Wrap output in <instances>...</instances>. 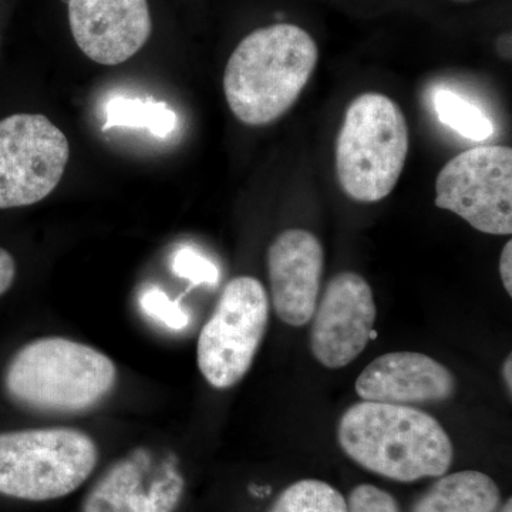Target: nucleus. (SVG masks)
Listing matches in <instances>:
<instances>
[{"mask_svg": "<svg viewBox=\"0 0 512 512\" xmlns=\"http://www.w3.org/2000/svg\"><path fill=\"white\" fill-rule=\"evenodd\" d=\"M338 441L360 467L399 483L444 476L453 464L447 431L416 407L362 400L340 417Z\"/></svg>", "mask_w": 512, "mask_h": 512, "instance_id": "f257e3e1", "label": "nucleus"}, {"mask_svg": "<svg viewBox=\"0 0 512 512\" xmlns=\"http://www.w3.org/2000/svg\"><path fill=\"white\" fill-rule=\"evenodd\" d=\"M407 151L409 128L400 107L380 93L356 97L336 140L340 187L357 202L382 201L396 187Z\"/></svg>", "mask_w": 512, "mask_h": 512, "instance_id": "20e7f679", "label": "nucleus"}, {"mask_svg": "<svg viewBox=\"0 0 512 512\" xmlns=\"http://www.w3.org/2000/svg\"><path fill=\"white\" fill-rule=\"evenodd\" d=\"M437 119L467 140L485 141L494 134L493 121L476 104L451 90H439L434 96Z\"/></svg>", "mask_w": 512, "mask_h": 512, "instance_id": "dca6fc26", "label": "nucleus"}, {"mask_svg": "<svg viewBox=\"0 0 512 512\" xmlns=\"http://www.w3.org/2000/svg\"><path fill=\"white\" fill-rule=\"evenodd\" d=\"M500 503V488L493 478L466 470L439 477L410 512H495Z\"/></svg>", "mask_w": 512, "mask_h": 512, "instance_id": "4468645a", "label": "nucleus"}, {"mask_svg": "<svg viewBox=\"0 0 512 512\" xmlns=\"http://www.w3.org/2000/svg\"><path fill=\"white\" fill-rule=\"evenodd\" d=\"M376 318L373 291L362 275L333 276L311 319L313 357L328 369L350 365L377 338Z\"/></svg>", "mask_w": 512, "mask_h": 512, "instance_id": "1a4fd4ad", "label": "nucleus"}, {"mask_svg": "<svg viewBox=\"0 0 512 512\" xmlns=\"http://www.w3.org/2000/svg\"><path fill=\"white\" fill-rule=\"evenodd\" d=\"M501 512H511V498H508V501L504 504L503 510H501Z\"/></svg>", "mask_w": 512, "mask_h": 512, "instance_id": "b1692460", "label": "nucleus"}, {"mask_svg": "<svg viewBox=\"0 0 512 512\" xmlns=\"http://www.w3.org/2000/svg\"><path fill=\"white\" fill-rule=\"evenodd\" d=\"M150 457L144 450L121 458L93 485L82 512H174L184 493V478L165 464L147 480Z\"/></svg>", "mask_w": 512, "mask_h": 512, "instance_id": "ddd939ff", "label": "nucleus"}, {"mask_svg": "<svg viewBox=\"0 0 512 512\" xmlns=\"http://www.w3.org/2000/svg\"><path fill=\"white\" fill-rule=\"evenodd\" d=\"M104 111V131L114 127L143 128L156 137L164 138L177 127V116L164 101L117 96L106 104Z\"/></svg>", "mask_w": 512, "mask_h": 512, "instance_id": "2eb2a0df", "label": "nucleus"}, {"mask_svg": "<svg viewBox=\"0 0 512 512\" xmlns=\"http://www.w3.org/2000/svg\"><path fill=\"white\" fill-rule=\"evenodd\" d=\"M77 46L93 62L117 66L140 52L151 35L147 0H67Z\"/></svg>", "mask_w": 512, "mask_h": 512, "instance_id": "9d476101", "label": "nucleus"}, {"mask_svg": "<svg viewBox=\"0 0 512 512\" xmlns=\"http://www.w3.org/2000/svg\"><path fill=\"white\" fill-rule=\"evenodd\" d=\"M173 271L178 278L194 285H215L220 281L217 265L192 248H181L173 256Z\"/></svg>", "mask_w": 512, "mask_h": 512, "instance_id": "6ab92c4d", "label": "nucleus"}, {"mask_svg": "<svg viewBox=\"0 0 512 512\" xmlns=\"http://www.w3.org/2000/svg\"><path fill=\"white\" fill-rule=\"evenodd\" d=\"M500 275L505 291L512 295V242L508 241L504 245L500 256Z\"/></svg>", "mask_w": 512, "mask_h": 512, "instance_id": "4be33fe9", "label": "nucleus"}, {"mask_svg": "<svg viewBox=\"0 0 512 512\" xmlns=\"http://www.w3.org/2000/svg\"><path fill=\"white\" fill-rule=\"evenodd\" d=\"M269 301L264 285L238 276L222 291L198 338V369L214 389L227 390L251 369L268 328Z\"/></svg>", "mask_w": 512, "mask_h": 512, "instance_id": "423d86ee", "label": "nucleus"}, {"mask_svg": "<svg viewBox=\"0 0 512 512\" xmlns=\"http://www.w3.org/2000/svg\"><path fill=\"white\" fill-rule=\"evenodd\" d=\"M318 57L312 36L291 23L249 33L225 67L224 93L232 114L247 126L274 123L299 99Z\"/></svg>", "mask_w": 512, "mask_h": 512, "instance_id": "f03ea898", "label": "nucleus"}, {"mask_svg": "<svg viewBox=\"0 0 512 512\" xmlns=\"http://www.w3.org/2000/svg\"><path fill=\"white\" fill-rule=\"evenodd\" d=\"M15 276V259L6 249L0 248V296L9 291L15 281Z\"/></svg>", "mask_w": 512, "mask_h": 512, "instance_id": "412c9836", "label": "nucleus"}, {"mask_svg": "<svg viewBox=\"0 0 512 512\" xmlns=\"http://www.w3.org/2000/svg\"><path fill=\"white\" fill-rule=\"evenodd\" d=\"M141 311L146 313L148 318L156 320L165 328L171 330H183L190 323V316L178 305L171 301L167 293L161 291L157 286H151L140 296Z\"/></svg>", "mask_w": 512, "mask_h": 512, "instance_id": "a211bd4d", "label": "nucleus"}, {"mask_svg": "<svg viewBox=\"0 0 512 512\" xmlns=\"http://www.w3.org/2000/svg\"><path fill=\"white\" fill-rule=\"evenodd\" d=\"M266 259L276 315L295 328L311 322L325 268L319 239L306 229H286L274 239Z\"/></svg>", "mask_w": 512, "mask_h": 512, "instance_id": "9b49d317", "label": "nucleus"}, {"mask_svg": "<svg viewBox=\"0 0 512 512\" xmlns=\"http://www.w3.org/2000/svg\"><path fill=\"white\" fill-rule=\"evenodd\" d=\"M436 192L437 207L454 212L477 231L511 235V148L477 147L458 154L437 175Z\"/></svg>", "mask_w": 512, "mask_h": 512, "instance_id": "6e6552de", "label": "nucleus"}, {"mask_svg": "<svg viewBox=\"0 0 512 512\" xmlns=\"http://www.w3.org/2000/svg\"><path fill=\"white\" fill-rule=\"evenodd\" d=\"M355 387L365 402L416 407L448 402L456 393L457 380L433 357L392 352L373 360L357 377Z\"/></svg>", "mask_w": 512, "mask_h": 512, "instance_id": "f8f14e48", "label": "nucleus"}, {"mask_svg": "<svg viewBox=\"0 0 512 512\" xmlns=\"http://www.w3.org/2000/svg\"><path fill=\"white\" fill-rule=\"evenodd\" d=\"M346 508L348 512H402L392 494L370 484L353 488L346 501Z\"/></svg>", "mask_w": 512, "mask_h": 512, "instance_id": "aec40b11", "label": "nucleus"}, {"mask_svg": "<svg viewBox=\"0 0 512 512\" xmlns=\"http://www.w3.org/2000/svg\"><path fill=\"white\" fill-rule=\"evenodd\" d=\"M268 512H348L340 491L320 480H301L289 485Z\"/></svg>", "mask_w": 512, "mask_h": 512, "instance_id": "f3484780", "label": "nucleus"}, {"mask_svg": "<svg viewBox=\"0 0 512 512\" xmlns=\"http://www.w3.org/2000/svg\"><path fill=\"white\" fill-rule=\"evenodd\" d=\"M96 441L70 427L0 433V494L50 501L74 493L97 466Z\"/></svg>", "mask_w": 512, "mask_h": 512, "instance_id": "39448f33", "label": "nucleus"}, {"mask_svg": "<svg viewBox=\"0 0 512 512\" xmlns=\"http://www.w3.org/2000/svg\"><path fill=\"white\" fill-rule=\"evenodd\" d=\"M117 382L113 360L89 345L59 336L32 340L10 360L5 389L18 406L74 414L103 402Z\"/></svg>", "mask_w": 512, "mask_h": 512, "instance_id": "7ed1b4c3", "label": "nucleus"}, {"mask_svg": "<svg viewBox=\"0 0 512 512\" xmlns=\"http://www.w3.org/2000/svg\"><path fill=\"white\" fill-rule=\"evenodd\" d=\"M69 157L67 137L46 116L22 113L0 120V210L49 197Z\"/></svg>", "mask_w": 512, "mask_h": 512, "instance_id": "0eeeda50", "label": "nucleus"}, {"mask_svg": "<svg viewBox=\"0 0 512 512\" xmlns=\"http://www.w3.org/2000/svg\"><path fill=\"white\" fill-rule=\"evenodd\" d=\"M503 379L505 383V387H507L508 394L512 393V356H508L505 359L503 366Z\"/></svg>", "mask_w": 512, "mask_h": 512, "instance_id": "5701e85b", "label": "nucleus"}]
</instances>
